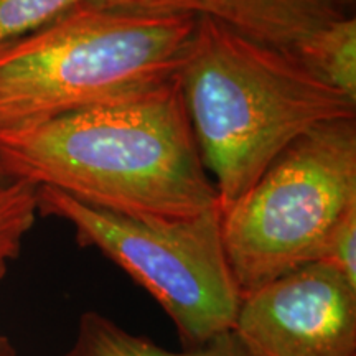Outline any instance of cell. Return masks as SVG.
<instances>
[{"label":"cell","instance_id":"2e32d148","mask_svg":"<svg viewBox=\"0 0 356 356\" xmlns=\"http://www.w3.org/2000/svg\"><path fill=\"white\" fill-rule=\"evenodd\" d=\"M6 184H7L6 177H3V173H2V170H0V186H2V185H6Z\"/></svg>","mask_w":356,"mask_h":356},{"label":"cell","instance_id":"4fadbf2b","mask_svg":"<svg viewBox=\"0 0 356 356\" xmlns=\"http://www.w3.org/2000/svg\"><path fill=\"white\" fill-rule=\"evenodd\" d=\"M207 0H109L111 6L149 12H193L202 13Z\"/></svg>","mask_w":356,"mask_h":356},{"label":"cell","instance_id":"7c38bea8","mask_svg":"<svg viewBox=\"0 0 356 356\" xmlns=\"http://www.w3.org/2000/svg\"><path fill=\"white\" fill-rule=\"evenodd\" d=\"M323 262L335 267L351 286L356 287V211L346 216L338 226Z\"/></svg>","mask_w":356,"mask_h":356},{"label":"cell","instance_id":"5bb4252c","mask_svg":"<svg viewBox=\"0 0 356 356\" xmlns=\"http://www.w3.org/2000/svg\"><path fill=\"white\" fill-rule=\"evenodd\" d=\"M0 356H17L15 346H13L12 341L3 335H0Z\"/></svg>","mask_w":356,"mask_h":356},{"label":"cell","instance_id":"30bf717a","mask_svg":"<svg viewBox=\"0 0 356 356\" xmlns=\"http://www.w3.org/2000/svg\"><path fill=\"white\" fill-rule=\"evenodd\" d=\"M38 215V186L7 181L0 186V280L20 254L22 243Z\"/></svg>","mask_w":356,"mask_h":356},{"label":"cell","instance_id":"5b68a950","mask_svg":"<svg viewBox=\"0 0 356 356\" xmlns=\"http://www.w3.org/2000/svg\"><path fill=\"white\" fill-rule=\"evenodd\" d=\"M38 213L70 222L79 246L97 249L145 289L172 320L181 348L233 330L243 293L225 251L220 207L180 220H149L38 186Z\"/></svg>","mask_w":356,"mask_h":356},{"label":"cell","instance_id":"6da1fadb","mask_svg":"<svg viewBox=\"0 0 356 356\" xmlns=\"http://www.w3.org/2000/svg\"><path fill=\"white\" fill-rule=\"evenodd\" d=\"M7 181L50 186L131 218L180 220L218 207L178 78L129 99L0 131Z\"/></svg>","mask_w":356,"mask_h":356},{"label":"cell","instance_id":"52a82bcc","mask_svg":"<svg viewBox=\"0 0 356 356\" xmlns=\"http://www.w3.org/2000/svg\"><path fill=\"white\" fill-rule=\"evenodd\" d=\"M202 13L252 42L287 53L310 33L348 17L338 0H207Z\"/></svg>","mask_w":356,"mask_h":356},{"label":"cell","instance_id":"ba28073f","mask_svg":"<svg viewBox=\"0 0 356 356\" xmlns=\"http://www.w3.org/2000/svg\"><path fill=\"white\" fill-rule=\"evenodd\" d=\"M61 356H251L233 330L191 348L168 350L129 332L108 315L88 310L79 317L73 343Z\"/></svg>","mask_w":356,"mask_h":356},{"label":"cell","instance_id":"8992f818","mask_svg":"<svg viewBox=\"0 0 356 356\" xmlns=\"http://www.w3.org/2000/svg\"><path fill=\"white\" fill-rule=\"evenodd\" d=\"M233 332L251 356H356V287L304 266L244 293Z\"/></svg>","mask_w":356,"mask_h":356},{"label":"cell","instance_id":"7a4b0ae2","mask_svg":"<svg viewBox=\"0 0 356 356\" xmlns=\"http://www.w3.org/2000/svg\"><path fill=\"white\" fill-rule=\"evenodd\" d=\"M177 78L221 211L304 134L356 118L355 101L291 53L252 42L207 13H198Z\"/></svg>","mask_w":356,"mask_h":356},{"label":"cell","instance_id":"8fae6325","mask_svg":"<svg viewBox=\"0 0 356 356\" xmlns=\"http://www.w3.org/2000/svg\"><path fill=\"white\" fill-rule=\"evenodd\" d=\"M86 2L111 6L109 0H0V48Z\"/></svg>","mask_w":356,"mask_h":356},{"label":"cell","instance_id":"9c48e42d","mask_svg":"<svg viewBox=\"0 0 356 356\" xmlns=\"http://www.w3.org/2000/svg\"><path fill=\"white\" fill-rule=\"evenodd\" d=\"M289 53L325 84L356 102L355 15L322 26L297 43Z\"/></svg>","mask_w":356,"mask_h":356},{"label":"cell","instance_id":"9a60e30c","mask_svg":"<svg viewBox=\"0 0 356 356\" xmlns=\"http://www.w3.org/2000/svg\"><path fill=\"white\" fill-rule=\"evenodd\" d=\"M338 2H340V6H341V8H343V12L346 13V15H353L356 0H338Z\"/></svg>","mask_w":356,"mask_h":356},{"label":"cell","instance_id":"3957f363","mask_svg":"<svg viewBox=\"0 0 356 356\" xmlns=\"http://www.w3.org/2000/svg\"><path fill=\"white\" fill-rule=\"evenodd\" d=\"M198 13L86 2L0 48V131L144 95L177 78Z\"/></svg>","mask_w":356,"mask_h":356},{"label":"cell","instance_id":"277c9868","mask_svg":"<svg viewBox=\"0 0 356 356\" xmlns=\"http://www.w3.org/2000/svg\"><path fill=\"white\" fill-rule=\"evenodd\" d=\"M356 211V118L320 124L221 211L225 251L241 293L325 259Z\"/></svg>","mask_w":356,"mask_h":356}]
</instances>
